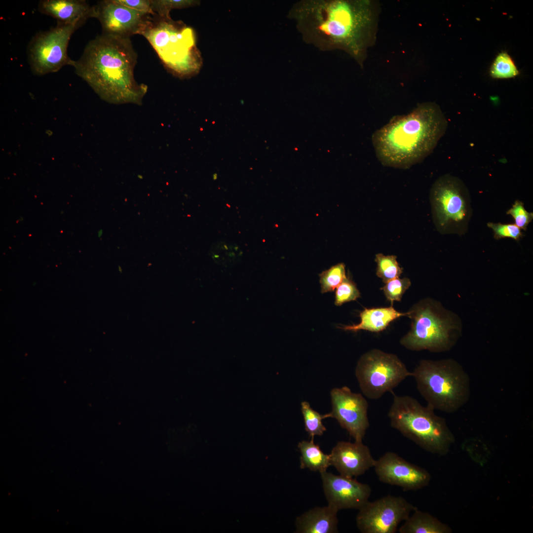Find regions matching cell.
I'll return each mask as SVG.
<instances>
[{
    "label": "cell",
    "mask_w": 533,
    "mask_h": 533,
    "mask_svg": "<svg viewBox=\"0 0 533 533\" xmlns=\"http://www.w3.org/2000/svg\"><path fill=\"white\" fill-rule=\"evenodd\" d=\"M374 468L380 481L400 487L404 491L423 488L430 477L426 470L392 452H386L376 460Z\"/></svg>",
    "instance_id": "obj_14"
},
{
    "label": "cell",
    "mask_w": 533,
    "mask_h": 533,
    "mask_svg": "<svg viewBox=\"0 0 533 533\" xmlns=\"http://www.w3.org/2000/svg\"><path fill=\"white\" fill-rule=\"evenodd\" d=\"M96 6V18L103 34L129 38L142 35L153 20V15L129 8L116 0H101Z\"/></svg>",
    "instance_id": "obj_13"
},
{
    "label": "cell",
    "mask_w": 533,
    "mask_h": 533,
    "mask_svg": "<svg viewBox=\"0 0 533 533\" xmlns=\"http://www.w3.org/2000/svg\"><path fill=\"white\" fill-rule=\"evenodd\" d=\"M434 222L444 233L463 234L472 215L468 190L458 177L447 174L439 178L430 190Z\"/></svg>",
    "instance_id": "obj_8"
},
{
    "label": "cell",
    "mask_w": 533,
    "mask_h": 533,
    "mask_svg": "<svg viewBox=\"0 0 533 533\" xmlns=\"http://www.w3.org/2000/svg\"><path fill=\"white\" fill-rule=\"evenodd\" d=\"M288 18L307 44L323 51L342 50L362 66L375 41L378 13L368 0H301Z\"/></svg>",
    "instance_id": "obj_1"
},
{
    "label": "cell",
    "mask_w": 533,
    "mask_h": 533,
    "mask_svg": "<svg viewBox=\"0 0 533 533\" xmlns=\"http://www.w3.org/2000/svg\"><path fill=\"white\" fill-rule=\"evenodd\" d=\"M408 312L411 328L400 341L407 349L442 352L456 343L461 332L460 320L439 303L426 299L414 305Z\"/></svg>",
    "instance_id": "obj_6"
},
{
    "label": "cell",
    "mask_w": 533,
    "mask_h": 533,
    "mask_svg": "<svg viewBox=\"0 0 533 533\" xmlns=\"http://www.w3.org/2000/svg\"><path fill=\"white\" fill-rule=\"evenodd\" d=\"M116 1L122 5L134 10L153 16L156 15L152 11L151 0H116Z\"/></svg>",
    "instance_id": "obj_32"
},
{
    "label": "cell",
    "mask_w": 533,
    "mask_h": 533,
    "mask_svg": "<svg viewBox=\"0 0 533 533\" xmlns=\"http://www.w3.org/2000/svg\"><path fill=\"white\" fill-rule=\"evenodd\" d=\"M330 395L332 410L326 414V418L335 419L354 441L362 442L370 426L366 399L346 386L332 389Z\"/></svg>",
    "instance_id": "obj_12"
},
{
    "label": "cell",
    "mask_w": 533,
    "mask_h": 533,
    "mask_svg": "<svg viewBox=\"0 0 533 533\" xmlns=\"http://www.w3.org/2000/svg\"><path fill=\"white\" fill-rule=\"evenodd\" d=\"M329 456L331 465L340 475L350 478L364 474L374 467L376 460L369 447L362 442L339 441L333 448Z\"/></svg>",
    "instance_id": "obj_16"
},
{
    "label": "cell",
    "mask_w": 533,
    "mask_h": 533,
    "mask_svg": "<svg viewBox=\"0 0 533 533\" xmlns=\"http://www.w3.org/2000/svg\"><path fill=\"white\" fill-rule=\"evenodd\" d=\"M411 285L410 280L405 277H399L392 279L386 283L381 288L387 300L392 304L394 301H400L401 298Z\"/></svg>",
    "instance_id": "obj_28"
},
{
    "label": "cell",
    "mask_w": 533,
    "mask_h": 533,
    "mask_svg": "<svg viewBox=\"0 0 533 533\" xmlns=\"http://www.w3.org/2000/svg\"><path fill=\"white\" fill-rule=\"evenodd\" d=\"M301 405L305 428L309 437L322 435L326 430L322 423V420L327 418L326 414L321 415L314 410L307 402L303 401Z\"/></svg>",
    "instance_id": "obj_23"
},
{
    "label": "cell",
    "mask_w": 533,
    "mask_h": 533,
    "mask_svg": "<svg viewBox=\"0 0 533 533\" xmlns=\"http://www.w3.org/2000/svg\"><path fill=\"white\" fill-rule=\"evenodd\" d=\"M137 62L130 38L102 34L88 43L72 66L103 100L141 105L148 87L135 79Z\"/></svg>",
    "instance_id": "obj_2"
},
{
    "label": "cell",
    "mask_w": 533,
    "mask_h": 533,
    "mask_svg": "<svg viewBox=\"0 0 533 533\" xmlns=\"http://www.w3.org/2000/svg\"><path fill=\"white\" fill-rule=\"evenodd\" d=\"M298 447L301 453V468H308L321 473L326 471L331 466L329 454H325L322 451L319 446L314 443L313 438L310 441L300 442Z\"/></svg>",
    "instance_id": "obj_20"
},
{
    "label": "cell",
    "mask_w": 533,
    "mask_h": 533,
    "mask_svg": "<svg viewBox=\"0 0 533 533\" xmlns=\"http://www.w3.org/2000/svg\"><path fill=\"white\" fill-rule=\"evenodd\" d=\"M152 11L158 16L170 18V11L174 8H182L192 6L196 1L186 0H151Z\"/></svg>",
    "instance_id": "obj_27"
},
{
    "label": "cell",
    "mask_w": 533,
    "mask_h": 533,
    "mask_svg": "<svg viewBox=\"0 0 533 533\" xmlns=\"http://www.w3.org/2000/svg\"><path fill=\"white\" fill-rule=\"evenodd\" d=\"M416 509L403 497L387 495L359 509L356 525L362 533H394Z\"/></svg>",
    "instance_id": "obj_11"
},
{
    "label": "cell",
    "mask_w": 533,
    "mask_h": 533,
    "mask_svg": "<svg viewBox=\"0 0 533 533\" xmlns=\"http://www.w3.org/2000/svg\"><path fill=\"white\" fill-rule=\"evenodd\" d=\"M487 226L493 230L494 237L497 240L507 237L519 241L523 236L521 229L513 224L489 223Z\"/></svg>",
    "instance_id": "obj_31"
},
{
    "label": "cell",
    "mask_w": 533,
    "mask_h": 533,
    "mask_svg": "<svg viewBox=\"0 0 533 533\" xmlns=\"http://www.w3.org/2000/svg\"><path fill=\"white\" fill-rule=\"evenodd\" d=\"M154 49L165 66L180 77L196 74L201 58L193 30L183 22L153 16L142 35Z\"/></svg>",
    "instance_id": "obj_7"
},
{
    "label": "cell",
    "mask_w": 533,
    "mask_h": 533,
    "mask_svg": "<svg viewBox=\"0 0 533 533\" xmlns=\"http://www.w3.org/2000/svg\"><path fill=\"white\" fill-rule=\"evenodd\" d=\"M23 219H24V218H23V217H21H21H19V219H18V222H19V221H23Z\"/></svg>",
    "instance_id": "obj_34"
},
{
    "label": "cell",
    "mask_w": 533,
    "mask_h": 533,
    "mask_svg": "<svg viewBox=\"0 0 533 533\" xmlns=\"http://www.w3.org/2000/svg\"><path fill=\"white\" fill-rule=\"evenodd\" d=\"M375 261L377 264L376 274L385 283L399 277L402 273V268L399 266L395 256L378 254Z\"/></svg>",
    "instance_id": "obj_24"
},
{
    "label": "cell",
    "mask_w": 533,
    "mask_h": 533,
    "mask_svg": "<svg viewBox=\"0 0 533 533\" xmlns=\"http://www.w3.org/2000/svg\"><path fill=\"white\" fill-rule=\"evenodd\" d=\"M38 8L41 13L64 24L81 26L87 19L97 17L96 5L91 6L83 0H42Z\"/></svg>",
    "instance_id": "obj_17"
},
{
    "label": "cell",
    "mask_w": 533,
    "mask_h": 533,
    "mask_svg": "<svg viewBox=\"0 0 533 533\" xmlns=\"http://www.w3.org/2000/svg\"><path fill=\"white\" fill-rule=\"evenodd\" d=\"M355 374L362 393L371 400L393 392L406 378L412 376V372L396 355L376 348L360 357Z\"/></svg>",
    "instance_id": "obj_9"
},
{
    "label": "cell",
    "mask_w": 533,
    "mask_h": 533,
    "mask_svg": "<svg viewBox=\"0 0 533 533\" xmlns=\"http://www.w3.org/2000/svg\"><path fill=\"white\" fill-rule=\"evenodd\" d=\"M506 213L513 218L515 225L524 230H527L528 226L533 219V213L528 212L524 208V203L518 200L514 202Z\"/></svg>",
    "instance_id": "obj_30"
},
{
    "label": "cell",
    "mask_w": 533,
    "mask_h": 533,
    "mask_svg": "<svg viewBox=\"0 0 533 533\" xmlns=\"http://www.w3.org/2000/svg\"><path fill=\"white\" fill-rule=\"evenodd\" d=\"M338 511L329 505L324 507H315L310 509L297 517L296 521V533H338Z\"/></svg>",
    "instance_id": "obj_18"
},
{
    "label": "cell",
    "mask_w": 533,
    "mask_h": 533,
    "mask_svg": "<svg viewBox=\"0 0 533 533\" xmlns=\"http://www.w3.org/2000/svg\"><path fill=\"white\" fill-rule=\"evenodd\" d=\"M209 255L217 265L231 267L240 263L243 252L236 244L226 241H217L211 246Z\"/></svg>",
    "instance_id": "obj_22"
},
{
    "label": "cell",
    "mask_w": 533,
    "mask_h": 533,
    "mask_svg": "<svg viewBox=\"0 0 533 533\" xmlns=\"http://www.w3.org/2000/svg\"><path fill=\"white\" fill-rule=\"evenodd\" d=\"M360 296L356 284L346 277L336 288L335 304L340 306L346 302L356 300Z\"/></svg>",
    "instance_id": "obj_29"
},
{
    "label": "cell",
    "mask_w": 533,
    "mask_h": 533,
    "mask_svg": "<svg viewBox=\"0 0 533 533\" xmlns=\"http://www.w3.org/2000/svg\"><path fill=\"white\" fill-rule=\"evenodd\" d=\"M393 394L387 414L391 426L426 451L445 454L454 441L445 419L413 397Z\"/></svg>",
    "instance_id": "obj_5"
},
{
    "label": "cell",
    "mask_w": 533,
    "mask_h": 533,
    "mask_svg": "<svg viewBox=\"0 0 533 533\" xmlns=\"http://www.w3.org/2000/svg\"><path fill=\"white\" fill-rule=\"evenodd\" d=\"M408 311L403 313L393 306L365 308L360 313L361 321L356 325L340 327L344 330L356 332L364 330L379 332L384 330L390 322L402 316H408Z\"/></svg>",
    "instance_id": "obj_19"
},
{
    "label": "cell",
    "mask_w": 533,
    "mask_h": 533,
    "mask_svg": "<svg viewBox=\"0 0 533 533\" xmlns=\"http://www.w3.org/2000/svg\"><path fill=\"white\" fill-rule=\"evenodd\" d=\"M412 377L427 405L434 410L455 413L469 400V375L454 359L421 360L412 372Z\"/></svg>",
    "instance_id": "obj_4"
},
{
    "label": "cell",
    "mask_w": 533,
    "mask_h": 533,
    "mask_svg": "<svg viewBox=\"0 0 533 533\" xmlns=\"http://www.w3.org/2000/svg\"><path fill=\"white\" fill-rule=\"evenodd\" d=\"M322 293L333 292L346 277L345 265L339 263L319 274Z\"/></svg>",
    "instance_id": "obj_25"
},
{
    "label": "cell",
    "mask_w": 533,
    "mask_h": 533,
    "mask_svg": "<svg viewBox=\"0 0 533 533\" xmlns=\"http://www.w3.org/2000/svg\"><path fill=\"white\" fill-rule=\"evenodd\" d=\"M519 72L510 56L505 52L499 53L491 69V76L495 78H506L518 75Z\"/></svg>",
    "instance_id": "obj_26"
},
{
    "label": "cell",
    "mask_w": 533,
    "mask_h": 533,
    "mask_svg": "<svg viewBox=\"0 0 533 533\" xmlns=\"http://www.w3.org/2000/svg\"><path fill=\"white\" fill-rule=\"evenodd\" d=\"M448 124L437 104H420L407 114L393 116L374 132L372 142L376 157L385 166L409 168L432 152Z\"/></svg>",
    "instance_id": "obj_3"
},
{
    "label": "cell",
    "mask_w": 533,
    "mask_h": 533,
    "mask_svg": "<svg viewBox=\"0 0 533 533\" xmlns=\"http://www.w3.org/2000/svg\"><path fill=\"white\" fill-rule=\"evenodd\" d=\"M80 27L57 23L53 29L40 32L32 38L27 54L34 74L43 76L72 66L74 60L68 55L67 48L72 35Z\"/></svg>",
    "instance_id": "obj_10"
},
{
    "label": "cell",
    "mask_w": 533,
    "mask_h": 533,
    "mask_svg": "<svg viewBox=\"0 0 533 533\" xmlns=\"http://www.w3.org/2000/svg\"><path fill=\"white\" fill-rule=\"evenodd\" d=\"M398 531L400 533H444L448 532V529L430 514L417 508Z\"/></svg>",
    "instance_id": "obj_21"
},
{
    "label": "cell",
    "mask_w": 533,
    "mask_h": 533,
    "mask_svg": "<svg viewBox=\"0 0 533 533\" xmlns=\"http://www.w3.org/2000/svg\"><path fill=\"white\" fill-rule=\"evenodd\" d=\"M320 474L328 505L338 511L359 509L369 501L372 493L369 485L360 483L353 478L335 475L327 471Z\"/></svg>",
    "instance_id": "obj_15"
},
{
    "label": "cell",
    "mask_w": 533,
    "mask_h": 533,
    "mask_svg": "<svg viewBox=\"0 0 533 533\" xmlns=\"http://www.w3.org/2000/svg\"><path fill=\"white\" fill-rule=\"evenodd\" d=\"M103 234V230L102 229H99L98 231L97 235L99 237H101Z\"/></svg>",
    "instance_id": "obj_33"
}]
</instances>
